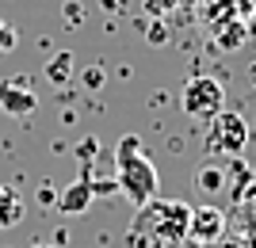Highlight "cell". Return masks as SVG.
Returning a JSON list of instances; mask_svg holds the SVG:
<instances>
[{
    "mask_svg": "<svg viewBox=\"0 0 256 248\" xmlns=\"http://www.w3.org/2000/svg\"><path fill=\"white\" fill-rule=\"evenodd\" d=\"M192 226V206L180 199H150L138 206V214L126 229L130 248H180L188 241Z\"/></svg>",
    "mask_w": 256,
    "mask_h": 248,
    "instance_id": "6da1fadb",
    "label": "cell"
},
{
    "mask_svg": "<svg viewBox=\"0 0 256 248\" xmlns=\"http://www.w3.org/2000/svg\"><path fill=\"white\" fill-rule=\"evenodd\" d=\"M115 184H118V195H122L134 210L146 206L150 199H157L160 176H157V168H153V161L142 153L138 134H126V138H118V145H115Z\"/></svg>",
    "mask_w": 256,
    "mask_h": 248,
    "instance_id": "7a4b0ae2",
    "label": "cell"
},
{
    "mask_svg": "<svg viewBox=\"0 0 256 248\" xmlns=\"http://www.w3.org/2000/svg\"><path fill=\"white\" fill-rule=\"evenodd\" d=\"M248 184H252V172H248V164L241 157H210L195 172V187L203 195H222L226 191L230 199H237Z\"/></svg>",
    "mask_w": 256,
    "mask_h": 248,
    "instance_id": "3957f363",
    "label": "cell"
},
{
    "mask_svg": "<svg viewBox=\"0 0 256 248\" xmlns=\"http://www.w3.org/2000/svg\"><path fill=\"white\" fill-rule=\"evenodd\" d=\"M248 138H252V130L241 111H222L206 122V153L210 157H241Z\"/></svg>",
    "mask_w": 256,
    "mask_h": 248,
    "instance_id": "277c9868",
    "label": "cell"
},
{
    "mask_svg": "<svg viewBox=\"0 0 256 248\" xmlns=\"http://www.w3.org/2000/svg\"><path fill=\"white\" fill-rule=\"evenodd\" d=\"M180 107H184L188 119L210 122L214 115H222V111H226V88H222V80H214V76H192V80L180 88Z\"/></svg>",
    "mask_w": 256,
    "mask_h": 248,
    "instance_id": "5b68a950",
    "label": "cell"
},
{
    "mask_svg": "<svg viewBox=\"0 0 256 248\" xmlns=\"http://www.w3.org/2000/svg\"><path fill=\"white\" fill-rule=\"evenodd\" d=\"M0 107H4V115H12V119H27V115H34V107H38V92H34L31 76H4L0 80Z\"/></svg>",
    "mask_w": 256,
    "mask_h": 248,
    "instance_id": "8992f818",
    "label": "cell"
},
{
    "mask_svg": "<svg viewBox=\"0 0 256 248\" xmlns=\"http://www.w3.org/2000/svg\"><path fill=\"white\" fill-rule=\"evenodd\" d=\"M226 226H230V214L214 203L192 206V226H188V241L195 245H210V241L226 237Z\"/></svg>",
    "mask_w": 256,
    "mask_h": 248,
    "instance_id": "52a82bcc",
    "label": "cell"
},
{
    "mask_svg": "<svg viewBox=\"0 0 256 248\" xmlns=\"http://www.w3.org/2000/svg\"><path fill=\"white\" fill-rule=\"evenodd\" d=\"M92 199H96V191H92V180H88V172H80L73 184H69L62 195H58V210H62L65 218H80L88 206H92Z\"/></svg>",
    "mask_w": 256,
    "mask_h": 248,
    "instance_id": "ba28073f",
    "label": "cell"
},
{
    "mask_svg": "<svg viewBox=\"0 0 256 248\" xmlns=\"http://www.w3.org/2000/svg\"><path fill=\"white\" fill-rule=\"evenodd\" d=\"M27 214V206H23V195L12 191V187L0 184V229H16Z\"/></svg>",
    "mask_w": 256,
    "mask_h": 248,
    "instance_id": "9c48e42d",
    "label": "cell"
},
{
    "mask_svg": "<svg viewBox=\"0 0 256 248\" xmlns=\"http://www.w3.org/2000/svg\"><path fill=\"white\" fill-rule=\"evenodd\" d=\"M234 214H237V222H241V229L256 237V180L234 199Z\"/></svg>",
    "mask_w": 256,
    "mask_h": 248,
    "instance_id": "30bf717a",
    "label": "cell"
},
{
    "mask_svg": "<svg viewBox=\"0 0 256 248\" xmlns=\"http://www.w3.org/2000/svg\"><path fill=\"white\" fill-rule=\"evenodd\" d=\"M46 76H50L54 84H69V76H73V57L69 54H54L46 61Z\"/></svg>",
    "mask_w": 256,
    "mask_h": 248,
    "instance_id": "8fae6325",
    "label": "cell"
},
{
    "mask_svg": "<svg viewBox=\"0 0 256 248\" xmlns=\"http://www.w3.org/2000/svg\"><path fill=\"white\" fill-rule=\"evenodd\" d=\"M184 4H188V0H146V11H150V15H160V19H164V15H176V11H180Z\"/></svg>",
    "mask_w": 256,
    "mask_h": 248,
    "instance_id": "7c38bea8",
    "label": "cell"
},
{
    "mask_svg": "<svg viewBox=\"0 0 256 248\" xmlns=\"http://www.w3.org/2000/svg\"><path fill=\"white\" fill-rule=\"evenodd\" d=\"M16 46H20V31H16L12 23H4V19H0V57H4V54H12Z\"/></svg>",
    "mask_w": 256,
    "mask_h": 248,
    "instance_id": "4fadbf2b",
    "label": "cell"
},
{
    "mask_svg": "<svg viewBox=\"0 0 256 248\" xmlns=\"http://www.w3.org/2000/svg\"><path fill=\"white\" fill-rule=\"evenodd\" d=\"M34 203L50 210V206H58V191H54L50 184H42V187H38V191H34Z\"/></svg>",
    "mask_w": 256,
    "mask_h": 248,
    "instance_id": "5bb4252c",
    "label": "cell"
},
{
    "mask_svg": "<svg viewBox=\"0 0 256 248\" xmlns=\"http://www.w3.org/2000/svg\"><path fill=\"white\" fill-rule=\"evenodd\" d=\"M203 248H245V241L241 237H218V241H210V245H203Z\"/></svg>",
    "mask_w": 256,
    "mask_h": 248,
    "instance_id": "9a60e30c",
    "label": "cell"
},
{
    "mask_svg": "<svg viewBox=\"0 0 256 248\" xmlns=\"http://www.w3.org/2000/svg\"><path fill=\"white\" fill-rule=\"evenodd\" d=\"M31 248H54V245H31Z\"/></svg>",
    "mask_w": 256,
    "mask_h": 248,
    "instance_id": "2e32d148",
    "label": "cell"
}]
</instances>
